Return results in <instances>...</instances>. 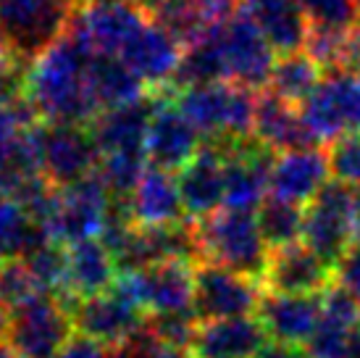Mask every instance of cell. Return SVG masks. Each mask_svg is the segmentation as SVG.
Wrapping results in <instances>:
<instances>
[{
    "mask_svg": "<svg viewBox=\"0 0 360 358\" xmlns=\"http://www.w3.org/2000/svg\"><path fill=\"white\" fill-rule=\"evenodd\" d=\"M95 50L79 35L66 32L53 48L32 61L21 98L42 121L92 124L101 106L92 95L90 61Z\"/></svg>",
    "mask_w": 360,
    "mask_h": 358,
    "instance_id": "6da1fadb",
    "label": "cell"
},
{
    "mask_svg": "<svg viewBox=\"0 0 360 358\" xmlns=\"http://www.w3.org/2000/svg\"><path fill=\"white\" fill-rule=\"evenodd\" d=\"M174 90V87H171ZM174 100L181 113L210 140L250 137L255 127L258 98L252 90L234 82H208L174 90Z\"/></svg>",
    "mask_w": 360,
    "mask_h": 358,
    "instance_id": "7a4b0ae2",
    "label": "cell"
},
{
    "mask_svg": "<svg viewBox=\"0 0 360 358\" xmlns=\"http://www.w3.org/2000/svg\"><path fill=\"white\" fill-rule=\"evenodd\" d=\"M77 0H0V48L16 61L40 58L69 32Z\"/></svg>",
    "mask_w": 360,
    "mask_h": 358,
    "instance_id": "3957f363",
    "label": "cell"
},
{
    "mask_svg": "<svg viewBox=\"0 0 360 358\" xmlns=\"http://www.w3.org/2000/svg\"><path fill=\"white\" fill-rule=\"evenodd\" d=\"M195 229L202 261L229 266L255 279L263 277L271 248L260 235L255 211L221 209L208 219L195 221Z\"/></svg>",
    "mask_w": 360,
    "mask_h": 358,
    "instance_id": "277c9868",
    "label": "cell"
},
{
    "mask_svg": "<svg viewBox=\"0 0 360 358\" xmlns=\"http://www.w3.org/2000/svg\"><path fill=\"white\" fill-rule=\"evenodd\" d=\"M40 174L56 187H69L79 179L98 171L101 150L95 145L90 127L63 124V121H37L32 127Z\"/></svg>",
    "mask_w": 360,
    "mask_h": 358,
    "instance_id": "5b68a950",
    "label": "cell"
},
{
    "mask_svg": "<svg viewBox=\"0 0 360 358\" xmlns=\"http://www.w3.org/2000/svg\"><path fill=\"white\" fill-rule=\"evenodd\" d=\"M113 203L116 198L95 171L69 187L58 190V200L45 224V235L60 245L101 237L110 219Z\"/></svg>",
    "mask_w": 360,
    "mask_h": 358,
    "instance_id": "8992f818",
    "label": "cell"
},
{
    "mask_svg": "<svg viewBox=\"0 0 360 358\" xmlns=\"http://www.w3.org/2000/svg\"><path fill=\"white\" fill-rule=\"evenodd\" d=\"M355 200L358 190H352L340 179H329L326 187L305 206L300 242H305L313 253H319L329 266H337L345 250L355 242L352 237Z\"/></svg>",
    "mask_w": 360,
    "mask_h": 358,
    "instance_id": "52a82bcc",
    "label": "cell"
},
{
    "mask_svg": "<svg viewBox=\"0 0 360 358\" xmlns=\"http://www.w3.org/2000/svg\"><path fill=\"white\" fill-rule=\"evenodd\" d=\"M116 288L129 295L145 316L192 311L195 303V264L190 261H158L137 271H124Z\"/></svg>",
    "mask_w": 360,
    "mask_h": 358,
    "instance_id": "ba28073f",
    "label": "cell"
},
{
    "mask_svg": "<svg viewBox=\"0 0 360 358\" xmlns=\"http://www.w3.org/2000/svg\"><path fill=\"white\" fill-rule=\"evenodd\" d=\"M308 130L319 142H337L360 132V74L331 71L300 106Z\"/></svg>",
    "mask_w": 360,
    "mask_h": 358,
    "instance_id": "9c48e42d",
    "label": "cell"
},
{
    "mask_svg": "<svg viewBox=\"0 0 360 358\" xmlns=\"http://www.w3.org/2000/svg\"><path fill=\"white\" fill-rule=\"evenodd\" d=\"M216 42L221 50V61H224V71H226V82L242 85L248 90L266 87L274 71V53L269 40L263 37L258 24L240 11L237 16L224 21L219 27H213Z\"/></svg>",
    "mask_w": 360,
    "mask_h": 358,
    "instance_id": "30bf717a",
    "label": "cell"
},
{
    "mask_svg": "<svg viewBox=\"0 0 360 358\" xmlns=\"http://www.w3.org/2000/svg\"><path fill=\"white\" fill-rule=\"evenodd\" d=\"M74 332L69 306L58 295H40L11 314L6 342L21 358H53Z\"/></svg>",
    "mask_w": 360,
    "mask_h": 358,
    "instance_id": "8fae6325",
    "label": "cell"
},
{
    "mask_svg": "<svg viewBox=\"0 0 360 358\" xmlns=\"http://www.w3.org/2000/svg\"><path fill=\"white\" fill-rule=\"evenodd\" d=\"M263 298L260 279L248 277L221 264L202 261L195 266V303L192 309L200 321L231 316H252Z\"/></svg>",
    "mask_w": 360,
    "mask_h": 358,
    "instance_id": "7c38bea8",
    "label": "cell"
},
{
    "mask_svg": "<svg viewBox=\"0 0 360 358\" xmlns=\"http://www.w3.org/2000/svg\"><path fill=\"white\" fill-rule=\"evenodd\" d=\"M174 90H163L150 95L153 103V116H150V130H148V161L155 169L166 171H181L190 163L198 153H200V132L192 124L176 100H171Z\"/></svg>",
    "mask_w": 360,
    "mask_h": 358,
    "instance_id": "4fadbf2b",
    "label": "cell"
},
{
    "mask_svg": "<svg viewBox=\"0 0 360 358\" xmlns=\"http://www.w3.org/2000/svg\"><path fill=\"white\" fill-rule=\"evenodd\" d=\"M77 332L103 342L105 348L129 340L145 327V311L121 288L105 290L90 298H79L69 306Z\"/></svg>",
    "mask_w": 360,
    "mask_h": 358,
    "instance_id": "5bb4252c",
    "label": "cell"
},
{
    "mask_svg": "<svg viewBox=\"0 0 360 358\" xmlns=\"http://www.w3.org/2000/svg\"><path fill=\"white\" fill-rule=\"evenodd\" d=\"M116 58H121L150 90V95L171 87L181 63V42L174 40L169 32L160 30L158 24L148 16L140 32L127 42Z\"/></svg>",
    "mask_w": 360,
    "mask_h": 358,
    "instance_id": "9a60e30c",
    "label": "cell"
},
{
    "mask_svg": "<svg viewBox=\"0 0 360 358\" xmlns=\"http://www.w3.org/2000/svg\"><path fill=\"white\" fill-rule=\"evenodd\" d=\"M334 282V266L305 245H284L271 250L266 271L260 277L263 290L292 292V295H321Z\"/></svg>",
    "mask_w": 360,
    "mask_h": 358,
    "instance_id": "2e32d148",
    "label": "cell"
},
{
    "mask_svg": "<svg viewBox=\"0 0 360 358\" xmlns=\"http://www.w3.org/2000/svg\"><path fill=\"white\" fill-rule=\"evenodd\" d=\"M148 21V13L140 6L119 3V6H87L74 13L69 32L79 35L95 53L119 56L127 42L140 32Z\"/></svg>",
    "mask_w": 360,
    "mask_h": 358,
    "instance_id": "e0dca14e",
    "label": "cell"
},
{
    "mask_svg": "<svg viewBox=\"0 0 360 358\" xmlns=\"http://www.w3.org/2000/svg\"><path fill=\"white\" fill-rule=\"evenodd\" d=\"M181 203L192 221H202L224 209L226 203V174H224V156L210 142L200 153L176 171Z\"/></svg>",
    "mask_w": 360,
    "mask_h": 358,
    "instance_id": "ac0fdd59",
    "label": "cell"
},
{
    "mask_svg": "<svg viewBox=\"0 0 360 358\" xmlns=\"http://www.w3.org/2000/svg\"><path fill=\"white\" fill-rule=\"evenodd\" d=\"M331 177L329 153L321 148L287 150L276 156L271 169V195L290 200L297 206H308L310 200L326 187Z\"/></svg>",
    "mask_w": 360,
    "mask_h": 358,
    "instance_id": "d6986e66",
    "label": "cell"
},
{
    "mask_svg": "<svg viewBox=\"0 0 360 358\" xmlns=\"http://www.w3.org/2000/svg\"><path fill=\"white\" fill-rule=\"evenodd\" d=\"M255 316L271 340L305 345L321 319V295H292L263 290Z\"/></svg>",
    "mask_w": 360,
    "mask_h": 358,
    "instance_id": "ffe728a7",
    "label": "cell"
},
{
    "mask_svg": "<svg viewBox=\"0 0 360 358\" xmlns=\"http://www.w3.org/2000/svg\"><path fill=\"white\" fill-rule=\"evenodd\" d=\"M127 209L137 227H169L184 221L187 216L174 171L155 166H148V171L142 174L137 187L127 198Z\"/></svg>",
    "mask_w": 360,
    "mask_h": 358,
    "instance_id": "44dd1931",
    "label": "cell"
},
{
    "mask_svg": "<svg viewBox=\"0 0 360 358\" xmlns=\"http://www.w3.org/2000/svg\"><path fill=\"white\" fill-rule=\"evenodd\" d=\"M66 259H69L66 292H63L66 306L79 298H90V295L110 290L121 274L113 253L101 237L66 245Z\"/></svg>",
    "mask_w": 360,
    "mask_h": 358,
    "instance_id": "7402d4cb",
    "label": "cell"
},
{
    "mask_svg": "<svg viewBox=\"0 0 360 358\" xmlns=\"http://www.w3.org/2000/svg\"><path fill=\"white\" fill-rule=\"evenodd\" d=\"M269 340L258 316H231L200 321L192 340L195 358H252Z\"/></svg>",
    "mask_w": 360,
    "mask_h": 358,
    "instance_id": "603a6c76",
    "label": "cell"
},
{
    "mask_svg": "<svg viewBox=\"0 0 360 358\" xmlns=\"http://www.w3.org/2000/svg\"><path fill=\"white\" fill-rule=\"evenodd\" d=\"M252 137L274 153L316 148V142H319L313 137V132L308 130L300 109L295 103H287L284 98L274 95V92H266L258 98Z\"/></svg>",
    "mask_w": 360,
    "mask_h": 358,
    "instance_id": "cb8c5ba5",
    "label": "cell"
},
{
    "mask_svg": "<svg viewBox=\"0 0 360 358\" xmlns=\"http://www.w3.org/2000/svg\"><path fill=\"white\" fill-rule=\"evenodd\" d=\"M150 100H137V103H129V106L105 109L98 113V119L90 124V132L95 137L98 150H101V156L127 153V150H145L153 116Z\"/></svg>",
    "mask_w": 360,
    "mask_h": 358,
    "instance_id": "d4e9b609",
    "label": "cell"
},
{
    "mask_svg": "<svg viewBox=\"0 0 360 358\" xmlns=\"http://www.w3.org/2000/svg\"><path fill=\"white\" fill-rule=\"evenodd\" d=\"M245 13L279 56L305 50L310 27L297 0H245Z\"/></svg>",
    "mask_w": 360,
    "mask_h": 358,
    "instance_id": "484cf974",
    "label": "cell"
},
{
    "mask_svg": "<svg viewBox=\"0 0 360 358\" xmlns=\"http://www.w3.org/2000/svg\"><path fill=\"white\" fill-rule=\"evenodd\" d=\"M90 85L92 95L98 100L101 111L129 106L145 100V82L116 56L95 53L90 61Z\"/></svg>",
    "mask_w": 360,
    "mask_h": 358,
    "instance_id": "4316f807",
    "label": "cell"
},
{
    "mask_svg": "<svg viewBox=\"0 0 360 358\" xmlns=\"http://www.w3.org/2000/svg\"><path fill=\"white\" fill-rule=\"evenodd\" d=\"M323 69L321 63L308 50H297V53H287L281 56L276 63H274V71H271L269 80V92L284 98L287 103H305L308 95L313 90L319 87V82L323 80L321 77Z\"/></svg>",
    "mask_w": 360,
    "mask_h": 358,
    "instance_id": "83f0119b",
    "label": "cell"
},
{
    "mask_svg": "<svg viewBox=\"0 0 360 358\" xmlns=\"http://www.w3.org/2000/svg\"><path fill=\"white\" fill-rule=\"evenodd\" d=\"M48 240L51 237L42 232L40 224L32 219L19 200L11 195L0 198V261L24 259Z\"/></svg>",
    "mask_w": 360,
    "mask_h": 358,
    "instance_id": "f1b7e54d",
    "label": "cell"
},
{
    "mask_svg": "<svg viewBox=\"0 0 360 358\" xmlns=\"http://www.w3.org/2000/svg\"><path fill=\"white\" fill-rule=\"evenodd\" d=\"M142 11L184 48L210 30L198 0H142Z\"/></svg>",
    "mask_w": 360,
    "mask_h": 358,
    "instance_id": "f546056e",
    "label": "cell"
},
{
    "mask_svg": "<svg viewBox=\"0 0 360 358\" xmlns=\"http://www.w3.org/2000/svg\"><path fill=\"white\" fill-rule=\"evenodd\" d=\"M260 235L266 240V245L271 250L284 248V245H295L302 240V219H305V209L297 203L281 198H269L260 203V209L255 211Z\"/></svg>",
    "mask_w": 360,
    "mask_h": 358,
    "instance_id": "4dcf8cb0",
    "label": "cell"
},
{
    "mask_svg": "<svg viewBox=\"0 0 360 358\" xmlns=\"http://www.w3.org/2000/svg\"><path fill=\"white\" fill-rule=\"evenodd\" d=\"M40 295H48L34 279L30 264L24 259H3L0 261V306L13 314Z\"/></svg>",
    "mask_w": 360,
    "mask_h": 358,
    "instance_id": "1f68e13d",
    "label": "cell"
},
{
    "mask_svg": "<svg viewBox=\"0 0 360 358\" xmlns=\"http://www.w3.org/2000/svg\"><path fill=\"white\" fill-rule=\"evenodd\" d=\"M310 30L319 32H350L358 27L360 11L355 0H297Z\"/></svg>",
    "mask_w": 360,
    "mask_h": 358,
    "instance_id": "d6a6232c",
    "label": "cell"
},
{
    "mask_svg": "<svg viewBox=\"0 0 360 358\" xmlns=\"http://www.w3.org/2000/svg\"><path fill=\"white\" fill-rule=\"evenodd\" d=\"M24 261L30 264L34 279L40 282V288L45 290L48 295L66 292V271H69L66 245L48 240V242H42L40 248H34L32 253H27Z\"/></svg>",
    "mask_w": 360,
    "mask_h": 358,
    "instance_id": "836d02e7",
    "label": "cell"
},
{
    "mask_svg": "<svg viewBox=\"0 0 360 358\" xmlns=\"http://www.w3.org/2000/svg\"><path fill=\"white\" fill-rule=\"evenodd\" d=\"M148 327L166 348H181L192 350L195 332L200 327V319L192 311H179V314H158L148 319Z\"/></svg>",
    "mask_w": 360,
    "mask_h": 358,
    "instance_id": "e575fe53",
    "label": "cell"
},
{
    "mask_svg": "<svg viewBox=\"0 0 360 358\" xmlns=\"http://www.w3.org/2000/svg\"><path fill=\"white\" fill-rule=\"evenodd\" d=\"M329 161L334 179H340L360 192V132L331 142Z\"/></svg>",
    "mask_w": 360,
    "mask_h": 358,
    "instance_id": "d590c367",
    "label": "cell"
},
{
    "mask_svg": "<svg viewBox=\"0 0 360 358\" xmlns=\"http://www.w3.org/2000/svg\"><path fill=\"white\" fill-rule=\"evenodd\" d=\"M163 348L166 345L153 335L148 321H145V327L140 332H134L129 340H124L119 345H110L105 358H160Z\"/></svg>",
    "mask_w": 360,
    "mask_h": 358,
    "instance_id": "8d00e7d4",
    "label": "cell"
},
{
    "mask_svg": "<svg viewBox=\"0 0 360 358\" xmlns=\"http://www.w3.org/2000/svg\"><path fill=\"white\" fill-rule=\"evenodd\" d=\"M334 282L360 303V242H352L334 266Z\"/></svg>",
    "mask_w": 360,
    "mask_h": 358,
    "instance_id": "74e56055",
    "label": "cell"
},
{
    "mask_svg": "<svg viewBox=\"0 0 360 358\" xmlns=\"http://www.w3.org/2000/svg\"><path fill=\"white\" fill-rule=\"evenodd\" d=\"M21 90H24V80L19 74V61L11 58L8 53L0 48V109L19 98Z\"/></svg>",
    "mask_w": 360,
    "mask_h": 358,
    "instance_id": "f35d334b",
    "label": "cell"
},
{
    "mask_svg": "<svg viewBox=\"0 0 360 358\" xmlns=\"http://www.w3.org/2000/svg\"><path fill=\"white\" fill-rule=\"evenodd\" d=\"M105 353H108V348H105L103 342L87 338V335H82V332H74L69 338V342H66L53 358H105Z\"/></svg>",
    "mask_w": 360,
    "mask_h": 358,
    "instance_id": "ab89813d",
    "label": "cell"
},
{
    "mask_svg": "<svg viewBox=\"0 0 360 358\" xmlns=\"http://www.w3.org/2000/svg\"><path fill=\"white\" fill-rule=\"evenodd\" d=\"M252 358H308L300 345H290V342H279V340H266Z\"/></svg>",
    "mask_w": 360,
    "mask_h": 358,
    "instance_id": "60d3db41",
    "label": "cell"
},
{
    "mask_svg": "<svg viewBox=\"0 0 360 358\" xmlns=\"http://www.w3.org/2000/svg\"><path fill=\"white\" fill-rule=\"evenodd\" d=\"M8 327H11V311L6 306H0V345H3V340L8 338Z\"/></svg>",
    "mask_w": 360,
    "mask_h": 358,
    "instance_id": "b9f144b4",
    "label": "cell"
},
{
    "mask_svg": "<svg viewBox=\"0 0 360 358\" xmlns=\"http://www.w3.org/2000/svg\"><path fill=\"white\" fill-rule=\"evenodd\" d=\"M87 6H119V3H131V6H140L142 8V0H84Z\"/></svg>",
    "mask_w": 360,
    "mask_h": 358,
    "instance_id": "7bdbcfd3",
    "label": "cell"
},
{
    "mask_svg": "<svg viewBox=\"0 0 360 358\" xmlns=\"http://www.w3.org/2000/svg\"><path fill=\"white\" fill-rule=\"evenodd\" d=\"M160 358H195L192 350H181V348H163Z\"/></svg>",
    "mask_w": 360,
    "mask_h": 358,
    "instance_id": "ee69618b",
    "label": "cell"
},
{
    "mask_svg": "<svg viewBox=\"0 0 360 358\" xmlns=\"http://www.w3.org/2000/svg\"><path fill=\"white\" fill-rule=\"evenodd\" d=\"M0 358H21L11 345H0Z\"/></svg>",
    "mask_w": 360,
    "mask_h": 358,
    "instance_id": "f6af8a7d",
    "label": "cell"
},
{
    "mask_svg": "<svg viewBox=\"0 0 360 358\" xmlns=\"http://www.w3.org/2000/svg\"><path fill=\"white\" fill-rule=\"evenodd\" d=\"M355 3H358V11H360V0H355Z\"/></svg>",
    "mask_w": 360,
    "mask_h": 358,
    "instance_id": "bcb514c9",
    "label": "cell"
}]
</instances>
